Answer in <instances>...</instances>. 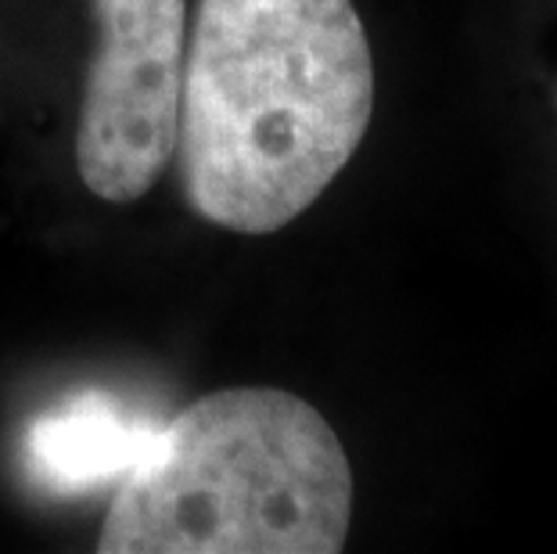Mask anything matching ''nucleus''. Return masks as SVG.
<instances>
[{
	"mask_svg": "<svg viewBox=\"0 0 557 554\" xmlns=\"http://www.w3.org/2000/svg\"><path fill=\"white\" fill-rule=\"evenodd\" d=\"M374 112L352 0H198L173 159L191 213L234 234L302 217Z\"/></svg>",
	"mask_w": 557,
	"mask_h": 554,
	"instance_id": "1",
	"label": "nucleus"
},
{
	"mask_svg": "<svg viewBox=\"0 0 557 554\" xmlns=\"http://www.w3.org/2000/svg\"><path fill=\"white\" fill-rule=\"evenodd\" d=\"M352 468L324 415L267 385L220 389L151 432L120 476L101 554H335Z\"/></svg>",
	"mask_w": 557,
	"mask_h": 554,
	"instance_id": "2",
	"label": "nucleus"
},
{
	"mask_svg": "<svg viewBox=\"0 0 557 554\" xmlns=\"http://www.w3.org/2000/svg\"><path fill=\"white\" fill-rule=\"evenodd\" d=\"M98 51L79 101L76 170L101 202H137L173 159L187 0H90Z\"/></svg>",
	"mask_w": 557,
	"mask_h": 554,
	"instance_id": "3",
	"label": "nucleus"
},
{
	"mask_svg": "<svg viewBox=\"0 0 557 554\" xmlns=\"http://www.w3.org/2000/svg\"><path fill=\"white\" fill-rule=\"evenodd\" d=\"M151 432L156 429L123 415L104 396H83L33 421L26 451L37 479L69 493L126 476L145 454Z\"/></svg>",
	"mask_w": 557,
	"mask_h": 554,
	"instance_id": "4",
	"label": "nucleus"
}]
</instances>
